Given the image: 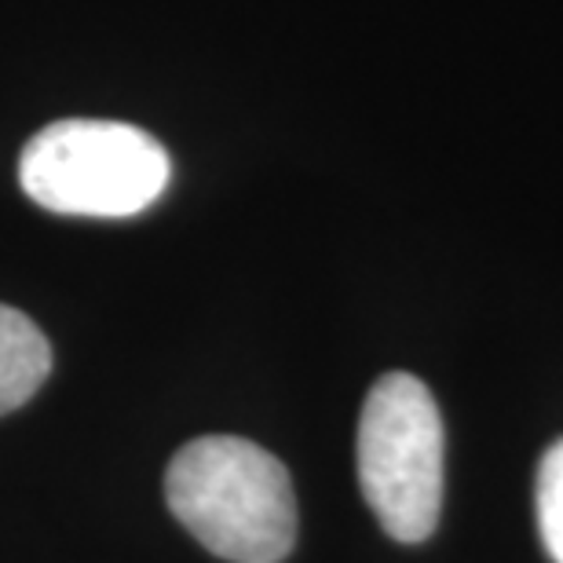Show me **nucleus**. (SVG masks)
Listing matches in <instances>:
<instances>
[{
    "label": "nucleus",
    "instance_id": "obj_2",
    "mask_svg": "<svg viewBox=\"0 0 563 563\" xmlns=\"http://www.w3.org/2000/svg\"><path fill=\"white\" fill-rule=\"evenodd\" d=\"M168 176L165 146L125 121H55L19 157L22 190L59 217H136L165 195Z\"/></svg>",
    "mask_w": 563,
    "mask_h": 563
},
{
    "label": "nucleus",
    "instance_id": "obj_3",
    "mask_svg": "<svg viewBox=\"0 0 563 563\" xmlns=\"http://www.w3.org/2000/svg\"><path fill=\"white\" fill-rule=\"evenodd\" d=\"M358 487L396 542H424L443 509V418L413 374H385L369 388L355 439Z\"/></svg>",
    "mask_w": 563,
    "mask_h": 563
},
{
    "label": "nucleus",
    "instance_id": "obj_1",
    "mask_svg": "<svg viewBox=\"0 0 563 563\" xmlns=\"http://www.w3.org/2000/svg\"><path fill=\"white\" fill-rule=\"evenodd\" d=\"M165 501L228 563H282L297 545V494L286 465L239 435H201L176 450Z\"/></svg>",
    "mask_w": 563,
    "mask_h": 563
},
{
    "label": "nucleus",
    "instance_id": "obj_4",
    "mask_svg": "<svg viewBox=\"0 0 563 563\" xmlns=\"http://www.w3.org/2000/svg\"><path fill=\"white\" fill-rule=\"evenodd\" d=\"M52 374V344L41 325L0 303V418L37 396Z\"/></svg>",
    "mask_w": 563,
    "mask_h": 563
},
{
    "label": "nucleus",
    "instance_id": "obj_5",
    "mask_svg": "<svg viewBox=\"0 0 563 563\" xmlns=\"http://www.w3.org/2000/svg\"><path fill=\"white\" fill-rule=\"evenodd\" d=\"M534 505H538V531H542L545 553L553 556V563H563V439H556L545 450L542 465H538Z\"/></svg>",
    "mask_w": 563,
    "mask_h": 563
}]
</instances>
